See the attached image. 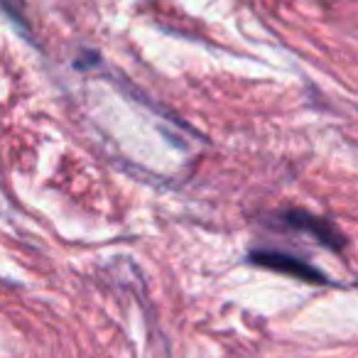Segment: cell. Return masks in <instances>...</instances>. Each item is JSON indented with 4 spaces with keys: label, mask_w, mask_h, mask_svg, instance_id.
<instances>
[{
    "label": "cell",
    "mask_w": 358,
    "mask_h": 358,
    "mask_svg": "<svg viewBox=\"0 0 358 358\" xmlns=\"http://www.w3.org/2000/svg\"><path fill=\"white\" fill-rule=\"evenodd\" d=\"M270 221H273L278 229H287V231H292V234L309 236V238L317 241L319 245H324V248L331 250V253H343L348 245L341 229H336L329 219H324V216H319V214H312V211H307V209L292 206V209L275 211V214L270 216Z\"/></svg>",
    "instance_id": "obj_1"
},
{
    "label": "cell",
    "mask_w": 358,
    "mask_h": 358,
    "mask_svg": "<svg viewBox=\"0 0 358 358\" xmlns=\"http://www.w3.org/2000/svg\"><path fill=\"white\" fill-rule=\"evenodd\" d=\"M248 263L258 265V268H265V270H273V273L287 275V278H294V280H299V282H307V285H329V287L336 285L324 270H319L317 265L299 258V255L287 253V250L253 248L248 253Z\"/></svg>",
    "instance_id": "obj_2"
}]
</instances>
